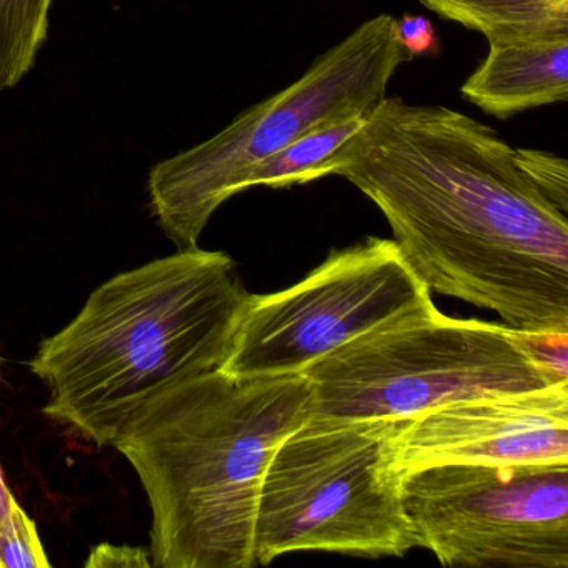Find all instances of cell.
Segmentation results:
<instances>
[{
  "instance_id": "11",
  "label": "cell",
  "mask_w": 568,
  "mask_h": 568,
  "mask_svg": "<svg viewBox=\"0 0 568 568\" xmlns=\"http://www.w3.org/2000/svg\"><path fill=\"white\" fill-rule=\"evenodd\" d=\"M445 21L480 32L488 44L568 36V0H420Z\"/></svg>"
},
{
  "instance_id": "8",
  "label": "cell",
  "mask_w": 568,
  "mask_h": 568,
  "mask_svg": "<svg viewBox=\"0 0 568 568\" xmlns=\"http://www.w3.org/2000/svg\"><path fill=\"white\" fill-rule=\"evenodd\" d=\"M402 500L445 567L568 568V464L435 465Z\"/></svg>"
},
{
  "instance_id": "9",
  "label": "cell",
  "mask_w": 568,
  "mask_h": 568,
  "mask_svg": "<svg viewBox=\"0 0 568 568\" xmlns=\"http://www.w3.org/2000/svg\"><path fill=\"white\" fill-rule=\"evenodd\" d=\"M568 464V385L452 402L394 435L398 474L435 465Z\"/></svg>"
},
{
  "instance_id": "17",
  "label": "cell",
  "mask_w": 568,
  "mask_h": 568,
  "mask_svg": "<svg viewBox=\"0 0 568 568\" xmlns=\"http://www.w3.org/2000/svg\"><path fill=\"white\" fill-rule=\"evenodd\" d=\"M397 41L408 58H435L440 54V39L432 21L422 16L404 14L397 19Z\"/></svg>"
},
{
  "instance_id": "3",
  "label": "cell",
  "mask_w": 568,
  "mask_h": 568,
  "mask_svg": "<svg viewBox=\"0 0 568 568\" xmlns=\"http://www.w3.org/2000/svg\"><path fill=\"white\" fill-rule=\"evenodd\" d=\"M251 297L227 254L199 247L114 275L29 364L42 412L112 447L142 405L224 365Z\"/></svg>"
},
{
  "instance_id": "12",
  "label": "cell",
  "mask_w": 568,
  "mask_h": 568,
  "mask_svg": "<svg viewBox=\"0 0 568 568\" xmlns=\"http://www.w3.org/2000/svg\"><path fill=\"white\" fill-rule=\"evenodd\" d=\"M374 109L321 125L295 139L287 148L255 165L245 175L242 192L254 187L287 189L332 175L342 149L367 125Z\"/></svg>"
},
{
  "instance_id": "18",
  "label": "cell",
  "mask_w": 568,
  "mask_h": 568,
  "mask_svg": "<svg viewBox=\"0 0 568 568\" xmlns=\"http://www.w3.org/2000/svg\"><path fill=\"white\" fill-rule=\"evenodd\" d=\"M151 555L131 545L101 544L92 548L85 567L94 568H135L151 567Z\"/></svg>"
},
{
  "instance_id": "5",
  "label": "cell",
  "mask_w": 568,
  "mask_h": 568,
  "mask_svg": "<svg viewBox=\"0 0 568 568\" xmlns=\"http://www.w3.org/2000/svg\"><path fill=\"white\" fill-rule=\"evenodd\" d=\"M405 422L311 417L288 435L262 480L257 565L295 551L381 558L417 548L394 465Z\"/></svg>"
},
{
  "instance_id": "1",
  "label": "cell",
  "mask_w": 568,
  "mask_h": 568,
  "mask_svg": "<svg viewBox=\"0 0 568 568\" xmlns=\"http://www.w3.org/2000/svg\"><path fill=\"white\" fill-rule=\"evenodd\" d=\"M332 175L367 195L428 291L530 334H568V217L495 129L385 98Z\"/></svg>"
},
{
  "instance_id": "15",
  "label": "cell",
  "mask_w": 568,
  "mask_h": 568,
  "mask_svg": "<svg viewBox=\"0 0 568 568\" xmlns=\"http://www.w3.org/2000/svg\"><path fill=\"white\" fill-rule=\"evenodd\" d=\"M515 162L558 211L568 214V162L538 149H515Z\"/></svg>"
},
{
  "instance_id": "10",
  "label": "cell",
  "mask_w": 568,
  "mask_h": 568,
  "mask_svg": "<svg viewBox=\"0 0 568 568\" xmlns=\"http://www.w3.org/2000/svg\"><path fill=\"white\" fill-rule=\"evenodd\" d=\"M460 92L470 104L501 121L567 101L568 36L488 44L487 58Z\"/></svg>"
},
{
  "instance_id": "2",
  "label": "cell",
  "mask_w": 568,
  "mask_h": 568,
  "mask_svg": "<svg viewBox=\"0 0 568 568\" xmlns=\"http://www.w3.org/2000/svg\"><path fill=\"white\" fill-rule=\"evenodd\" d=\"M312 417L304 375L239 378L221 368L142 405L112 448L151 507L158 568H252L265 470Z\"/></svg>"
},
{
  "instance_id": "6",
  "label": "cell",
  "mask_w": 568,
  "mask_h": 568,
  "mask_svg": "<svg viewBox=\"0 0 568 568\" xmlns=\"http://www.w3.org/2000/svg\"><path fill=\"white\" fill-rule=\"evenodd\" d=\"M312 417L408 420L432 408L568 385L551 377L507 325L424 308L387 322L304 372Z\"/></svg>"
},
{
  "instance_id": "7",
  "label": "cell",
  "mask_w": 568,
  "mask_h": 568,
  "mask_svg": "<svg viewBox=\"0 0 568 568\" xmlns=\"http://www.w3.org/2000/svg\"><path fill=\"white\" fill-rule=\"evenodd\" d=\"M434 305L394 239L368 237L332 251L292 287L252 295L221 371L239 378L302 375L347 342Z\"/></svg>"
},
{
  "instance_id": "16",
  "label": "cell",
  "mask_w": 568,
  "mask_h": 568,
  "mask_svg": "<svg viewBox=\"0 0 568 568\" xmlns=\"http://www.w3.org/2000/svg\"><path fill=\"white\" fill-rule=\"evenodd\" d=\"M520 335L530 354L551 377L568 382V334L520 332Z\"/></svg>"
},
{
  "instance_id": "13",
  "label": "cell",
  "mask_w": 568,
  "mask_h": 568,
  "mask_svg": "<svg viewBox=\"0 0 568 568\" xmlns=\"http://www.w3.org/2000/svg\"><path fill=\"white\" fill-rule=\"evenodd\" d=\"M52 0H0V91L34 68L48 39Z\"/></svg>"
},
{
  "instance_id": "14",
  "label": "cell",
  "mask_w": 568,
  "mask_h": 568,
  "mask_svg": "<svg viewBox=\"0 0 568 568\" xmlns=\"http://www.w3.org/2000/svg\"><path fill=\"white\" fill-rule=\"evenodd\" d=\"M34 520L9 490L0 468V568H49Z\"/></svg>"
},
{
  "instance_id": "4",
  "label": "cell",
  "mask_w": 568,
  "mask_h": 568,
  "mask_svg": "<svg viewBox=\"0 0 568 568\" xmlns=\"http://www.w3.org/2000/svg\"><path fill=\"white\" fill-rule=\"evenodd\" d=\"M397 19L378 14L325 51L284 91L252 105L202 144L159 162L149 175L152 214L179 251L199 247L219 207L241 194L245 175L307 132L371 111L412 61Z\"/></svg>"
}]
</instances>
